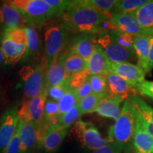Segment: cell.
I'll return each mask as SVG.
<instances>
[{"label": "cell", "mask_w": 153, "mask_h": 153, "mask_svg": "<svg viewBox=\"0 0 153 153\" xmlns=\"http://www.w3.org/2000/svg\"><path fill=\"white\" fill-rule=\"evenodd\" d=\"M62 22L70 30L100 35V28L108 18L91 4L89 0L70 1L62 14Z\"/></svg>", "instance_id": "cell-1"}, {"label": "cell", "mask_w": 153, "mask_h": 153, "mask_svg": "<svg viewBox=\"0 0 153 153\" xmlns=\"http://www.w3.org/2000/svg\"><path fill=\"white\" fill-rule=\"evenodd\" d=\"M137 118L128 99H126L119 116L108 131V143L123 151L133 148V137L136 129Z\"/></svg>", "instance_id": "cell-2"}, {"label": "cell", "mask_w": 153, "mask_h": 153, "mask_svg": "<svg viewBox=\"0 0 153 153\" xmlns=\"http://www.w3.org/2000/svg\"><path fill=\"white\" fill-rule=\"evenodd\" d=\"M10 3L20 13L28 26L35 28H41L56 16L55 11L45 0H14Z\"/></svg>", "instance_id": "cell-3"}, {"label": "cell", "mask_w": 153, "mask_h": 153, "mask_svg": "<svg viewBox=\"0 0 153 153\" xmlns=\"http://www.w3.org/2000/svg\"><path fill=\"white\" fill-rule=\"evenodd\" d=\"M45 53L47 65L64 52L68 44L69 28L62 22H48L45 24Z\"/></svg>", "instance_id": "cell-4"}, {"label": "cell", "mask_w": 153, "mask_h": 153, "mask_svg": "<svg viewBox=\"0 0 153 153\" xmlns=\"http://www.w3.org/2000/svg\"><path fill=\"white\" fill-rule=\"evenodd\" d=\"M45 70L42 65L24 66L19 71L22 79L25 101L40 95L45 87Z\"/></svg>", "instance_id": "cell-5"}, {"label": "cell", "mask_w": 153, "mask_h": 153, "mask_svg": "<svg viewBox=\"0 0 153 153\" xmlns=\"http://www.w3.org/2000/svg\"><path fill=\"white\" fill-rule=\"evenodd\" d=\"M73 131L81 144L89 150H98L108 143V140L103 138L98 129L89 122L78 120L74 123Z\"/></svg>", "instance_id": "cell-6"}, {"label": "cell", "mask_w": 153, "mask_h": 153, "mask_svg": "<svg viewBox=\"0 0 153 153\" xmlns=\"http://www.w3.org/2000/svg\"><path fill=\"white\" fill-rule=\"evenodd\" d=\"M97 44L112 62H130L135 57L134 50L126 49L120 46L114 41L110 33L99 36L97 38Z\"/></svg>", "instance_id": "cell-7"}, {"label": "cell", "mask_w": 153, "mask_h": 153, "mask_svg": "<svg viewBox=\"0 0 153 153\" xmlns=\"http://www.w3.org/2000/svg\"><path fill=\"white\" fill-rule=\"evenodd\" d=\"M108 72L121 77L133 86L137 91L145 81V72L138 66L131 62L115 63L111 62L108 67Z\"/></svg>", "instance_id": "cell-8"}, {"label": "cell", "mask_w": 153, "mask_h": 153, "mask_svg": "<svg viewBox=\"0 0 153 153\" xmlns=\"http://www.w3.org/2000/svg\"><path fill=\"white\" fill-rule=\"evenodd\" d=\"M108 21L116 30L133 36H152L143 29L137 22L135 14H118L112 12Z\"/></svg>", "instance_id": "cell-9"}, {"label": "cell", "mask_w": 153, "mask_h": 153, "mask_svg": "<svg viewBox=\"0 0 153 153\" xmlns=\"http://www.w3.org/2000/svg\"><path fill=\"white\" fill-rule=\"evenodd\" d=\"M18 106L9 107L3 113L0 118V153L8 145L14 136L19 123Z\"/></svg>", "instance_id": "cell-10"}, {"label": "cell", "mask_w": 153, "mask_h": 153, "mask_svg": "<svg viewBox=\"0 0 153 153\" xmlns=\"http://www.w3.org/2000/svg\"><path fill=\"white\" fill-rule=\"evenodd\" d=\"M97 45L96 36L89 33H79L74 36L70 42L68 51L81 57L85 61L89 60Z\"/></svg>", "instance_id": "cell-11"}, {"label": "cell", "mask_w": 153, "mask_h": 153, "mask_svg": "<svg viewBox=\"0 0 153 153\" xmlns=\"http://www.w3.org/2000/svg\"><path fill=\"white\" fill-rule=\"evenodd\" d=\"M1 48L4 55V63L6 65L14 66L30 55L28 48L25 44L16 43L2 36Z\"/></svg>", "instance_id": "cell-12"}, {"label": "cell", "mask_w": 153, "mask_h": 153, "mask_svg": "<svg viewBox=\"0 0 153 153\" xmlns=\"http://www.w3.org/2000/svg\"><path fill=\"white\" fill-rule=\"evenodd\" d=\"M68 128L57 123L50 126L42 137L41 146L44 152L54 153L60 149L68 133Z\"/></svg>", "instance_id": "cell-13"}, {"label": "cell", "mask_w": 153, "mask_h": 153, "mask_svg": "<svg viewBox=\"0 0 153 153\" xmlns=\"http://www.w3.org/2000/svg\"><path fill=\"white\" fill-rule=\"evenodd\" d=\"M134 109L137 120L141 126L153 136V108L137 94L128 99Z\"/></svg>", "instance_id": "cell-14"}, {"label": "cell", "mask_w": 153, "mask_h": 153, "mask_svg": "<svg viewBox=\"0 0 153 153\" xmlns=\"http://www.w3.org/2000/svg\"><path fill=\"white\" fill-rule=\"evenodd\" d=\"M0 26L4 28H25L27 24L10 1L0 4Z\"/></svg>", "instance_id": "cell-15"}, {"label": "cell", "mask_w": 153, "mask_h": 153, "mask_svg": "<svg viewBox=\"0 0 153 153\" xmlns=\"http://www.w3.org/2000/svg\"><path fill=\"white\" fill-rule=\"evenodd\" d=\"M70 76V74L66 71L59 59H55L47 65L44 89L47 90L50 87L61 85L63 82L68 81Z\"/></svg>", "instance_id": "cell-16"}, {"label": "cell", "mask_w": 153, "mask_h": 153, "mask_svg": "<svg viewBox=\"0 0 153 153\" xmlns=\"http://www.w3.org/2000/svg\"><path fill=\"white\" fill-rule=\"evenodd\" d=\"M20 122V153L33 150L38 145V126L33 122Z\"/></svg>", "instance_id": "cell-17"}, {"label": "cell", "mask_w": 153, "mask_h": 153, "mask_svg": "<svg viewBox=\"0 0 153 153\" xmlns=\"http://www.w3.org/2000/svg\"><path fill=\"white\" fill-rule=\"evenodd\" d=\"M87 69L91 75H104L108 73L111 61L102 48L97 44L94 51L87 60Z\"/></svg>", "instance_id": "cell-18"}, {"label": "cell", "mask_w": 153, "mask_h": 153, "mask_svg": "<svg viewBox=\"0 0 153 153\" xmlns=\"http://www.w3.org/2000/svg\"><path fill=\"white\" fill-rule=\"evenodd\" d=\"M108 89L112 95L120 96L124 100L137 94V90L129 83L116 74L108 72L106 75Z\"/></svg>", "instance_id": "cell-19"}, {"label": "cell", "mask_w": 153, "mask_h": 153, "mask_svg": "<svg viewBox=\"0 0 153 153\" xmlns=\"http://www.w3.org/2000/svg\"><path fill=\"white\" fill-rule=\"evenodd\" d=\"M151 36H137L133 37V50L137 58V66L145 72L148 71V55Z\"/></svg>", "instance_id": "cell-20"}, {"label": "cell", "mask_w": 153, "mask_h": 153, "mask_svg": "<svg viewBox=\"0 0 153 153\" xmlns=\"http://www.w3.org/2000/svg\"><path fill=\"white\" fill-rule=\"evenodd\" d=\"M133 148L135 153H153V136L143 128L137 120Z\"/></svg>", "instance_id": "cell-21"}, {"label": "cell", "mask_w": 153, "mask_h": 153, "mask_svg": "<svg viewBox=\"0 0 153 153\" xmlns=\"http://www.w3.org/2000/svg\"><path fill=\"white\" fill-rule=\"evenodd\" d=\"M48 99L47 90L44 89L41 94L29 99L24 101L29 112L32 122L36 124L38 127L43 123L44 105Z\"/></svg>", "instance_id": "cell-22"}, {"label": "cell", "mask_w": 153, "mask_h": 153, "mask_svg": "<svg viewBox=\"0 0 153 153\" xmlns=\"http://www.w3.org/2000/svg\"><path fill=\"white\" fill-rule=\"evenodd\" d=\"M123 100L120 96L113 95L103 101L95 110V112L103 117L116 120L120 115V104Z\"/></svg>", "instance_id": "cell-23"}, {"label": "cell", "mask_w": 153, "mask_h": 153, "mask_svg": "<svg viewBox=\"0 0 153 153\" xmlns=\"http://www.w3.org/2000/svg\"><path fill=\"white\" fill-rule=\"evenodd\" d=\"M57 58L70 75L87 69V61L81 57L70 53L68 50L64 51Z\"/></svg>", "instance_id": "cell-24"}, {"label": "cell", "mask_w": 153, "mask_h": 153, "mask_svg": "<svg viewBox=\"0 0 153 153\" xmlns=\"http://www.w3.org/2000/svg\"><path fill=\"white\" fill-rule=\"evenodd\" d=\"M111 96L113 95L110 91L99 94L91 93L85 98L78 101L76 106L79 109L82 115L90 114V113L95 112V110L99 106V104L105 99L109 98Z\"/></svg>", "instance_id": "cell-25"}, {"label": "cell", "mask_w": 153, "mask_h": 153, "mask_svg": "<svg viewBox=\"0 0 153 153\" xmlns=\"http://www.w3.org/2000/svg\"><path fill=\"white\" fill-rule=\"evenodd\" d=\"M140 26L153 36V1H149L135 13Z\"/></svg>", "instance_id": "cell-26"}, {"label": "cell", "mask_w": 153, "mask_h": 153, "mask_svg": "<svg viewBox=\"0 0 153 153\" xmlns=\"http://www.w3.org/2000/svg\"><path fill=\"white\" fill-rule=\"evenodd\" d=\"M148 1H147V0L118 1L112 12L118 13V14H135L141 7L148 3Z\"/></svg>", "instance_id": "cell-27"}, {"label": "cell", "mask_w": 153, "mask_h": 153, "mask_svg": "<svg viewBox=\"0 0 153 153\" xmlns=\"http://www.w3.org/2000/svg\"><path fill=\"white\" fill-rule=\"evenodd\" d=\"M76 89L69 87L64 96L57 101L59 107V116L65 114L77 104Z\"/></svg>", "instance_id": "cell-28"}, {"label": "cell", "mask_w": 153, "mask_h": 153, "mask_svg": "<svg viewBox=\"0 0 153 153\" xmlns=\"http://www.w3.org/2000/svg\"><path fill=\"white\" fill-rule=\"evenodd\" d=\"M58 116L59 107L57 102L48 98L44 105L43 122L50 125L57 124L58 123Z\"/></svg>", "instance_id": "cell-29"}, {"label": "cell", "mask_w": 153, "mask_h": 153, "mask_svg": "<svg viewBox=\"0 0 153 153\" xmlns=\"http://www.w3.org/2000/svg\"><path fill=\"white\" fill-rule=\"evenodd\" d=\"M24 29L26 36V46L29 51V55L38 54L41 49V42L36 28L27 25Z\"/></svg>", "instance_id": "cell-30"}, {"label": "cell", "mask_w": 153, "mask_h": 153, "mask_svg": "<svg viewBox=\"0 0 153 153\" xmlns=\"http://www.w3.org/2000/svg\"><path fill=\"white\" fill-rule=\"evenodd\" d=\"M1 36L8 38L16 43L25 44L26 45V36L24 28H4Z\"/></svg>", "instance_id": "cell-31"}, {"label": "cell", "mask_w": 153, "mask_h": 153, "mask_svg": "<svg viewBox=\"0 0 153 153\" xmlns=\"http://www.w3.org/2000/svg\"><path fill=\"white\" fill-rule=\"evenodd\" d=\"M82 116L81 112L77 106H74L71 110H70L65 114L60 115L58 116V124L60 126H64V127L69 128L72 124L75 123L80 116Z\"/></svg>", "instance_id": "cell-32"}, {"label": "cell", "mask_w": 153, "mask_h": 153, "mask_svg": "<svg viewBox=\"0 0 153 153\" xmlns=\"http://www.w3.org/2000/svg\"><path fill=\"white\" fill-rule=\"evenodd\" d=\"M89 82L91 85L92 93L99 94L109 91L106 76L90 75L89 77Z\"/></svg>", "instance_id": "cell-33"}, {"label": "cell", "mask_w": 153, "mask_h": 153, "mask_svg": "<svg viewBox=\"0 0 153 153\" xmlns=\"http://www.w3.org/2000/svg\"><path fill=\"white\" fill-rule=\"evenodd\" d=\"M90 75L91 74L89 73L88 69L83 70V71L72 74L69 78V86L74 89H79L85 82L88 81Z\"/></svg>", "instance_id": "cell-34"}, {"label": "cell", "mask_w": 153, "mask_h": 153, "mask_svg": "<svg viewBox=\"0 0 153 153\" xmlns=\"http://www.w3.org/2000/svg\"><path fill=\"white\" fill-rule=\"evenodd\" d=\"M108 33L111 34L114 41L120 46L126 49L133 50V36L128 33H120L116 30H113Z\"/></svg>", "instance_id": "cell-35"}, {"label": "cell", "mask_w": 153, "mask_h": 153, "mask_svg": "<svg viewBox=\"0 0 153 153\" xmlns=\"http://www.w3.org/2000/svg\"><path fill=\"white\" fill-rule=\"evenodd\" d=\"M91 4L109 18L118 0H89Z\"/></svg>", "instance_id": "cell-36"}, {"label": "cell", "mask_w": 153, "mask_h": 153, "mask_svg": "<svg viewBox=\"0 0 153 153\" xmlns=\"http://www.w3.org/2000/svg\"><path fill=\"white\" fill-rule=\"evenodd\" d=\"M69 80V79H68ZM68 81L63 82L61 85L54 86V87H51L47 89L48 93V98L52 99L53 101H58L62 97L64 96L67 90L69 89L70 86H69Z\"/></svg>", "instance_id": "cell-37"}, {"label": "cell", "mask_w": 153, "mask_h": 153, "mask_svg": "<svg viewBox=\"0 0 153 153\" xmlns=\"http://www.w3.org/2000/svg\"><path fill=\"white\" fill-rule=\"evenodd\" d=\"M20 122L19 120L18 125H17L14 136L9 141L8 145L4 150L3 153H20Z\"/></svg>", "instance_id": "cell-38"}, {"label": "cell", "mask_w": 153, "mask_h": 153, "mask_svg": "<svg viewBox=\"0 0 153 153\" xmlns=\"http://www.w3.org/2000/svg\"><path fill=\"white\" fill-rule=\"evenodd\" d=\"M45 1L55 11L57 17L62 16L63 12L70 3V1L68 0H45Z\"/></svg>", "instance_id": "cell-39"}, {"label": "cell", "mask_w": 153, "mask_h": 153, "mask_svg": "<svg viewBox=\"0 0 153 153\" xmlns=\"http://www.w3.org/2000/svg\"><path fill=\"white\" fill-rule=\"evenodd\" d=\"M91 93H92L91 87L90 84H89V79H88V81L87 82H85L81 87L76 89V98H77V101H79L81 100V99L85 98L86 97L91 94Z\"/></svg>", "instance_id": "cell-40"}, {"label": "cell", "mask_w": 153, "mask_h": 153, "mask_svg": "<svg viewBox=\"0 0 153 153\" xmlns=\"http://www.w3.org/2000/svg\"><path fill=\"white\" fill-rule=\"evenodd\" d=\"M138 92L153 99V81H145L138 89Z\"/></svg>", "instance_id": "cell-41"}, {"label": "cell", "mask_w": 153, "mask_h": 153, "mask_svg": "<svg viewBox=\"0 0 153 153\" xmlns=\"http://www.w3.org/2000/svg\"><path fill=\"white\" fill-rule=\"evenodd\" d=\"M122 150L114 144L108 143L102 148L96 150L91 153H121Z\"/></svg>", "instance_id": "cell-42"}, {"label": "cell", "mask_w": 153, "mask_h": 153, "mask_svg": "<svg viewBox=\"0 0 153 153\" xmlns=\"http://www.w3.org/2000/svg\"><path fill=\"white\" fill-rule=\"evenodd\" d=\"M153 68V36H151L150 51L148 55V71L150 72Z\"/></svg>", "instance_id": "cell-43"}, {"label": "cell", "mask_w": 153, "mask_h": 153, "mask_svg": "<svg viewBox=\"0 0 153 153\" xmlns=\"http://www.w3.org/2000/svg\"><path fill=\"white\" fill-rule=\"evenodd\" d=\"M1 36L0 37V68H1V65L4 62V55H3V53L2 51H1Z\"/></svg>", "instance_id": "cell-44"}, {"label": "cell", "mask_w": 153, "mask_h": 153, "mask_svg": "<svg viewBox=\"0 0 153 153\" xmlns=\"http://www.w3.org/2000/svg\"><path fill=\"white\" fill-rule=\"evenodd\" d=\"M23 153H35V152H34V150H31V151H28V152H23Z\"/></svg>", "instance_id": "cell-45"}, {"label": "cell", "mask_w": 153, "mask_h": 153, "mask_svg": "<svg viewBox=\"0 0 153 153\" xmlns=\"http://www.w3.org/2000/svg\"><path fill=\"white\" fill-rule=\"evenodd\" d=\"M125 153H131V152H129V151H127V152H126Z\"/></svg>", "instance_id": "cell-46"}]
</instances>
